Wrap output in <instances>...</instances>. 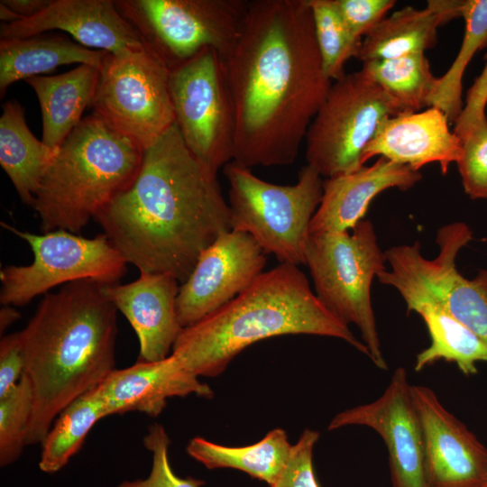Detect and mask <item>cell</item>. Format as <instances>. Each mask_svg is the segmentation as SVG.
Returning <instances> with one entry per match:
<instances>
[{"label": "cell", "mask_w": 487, "mask_h": 487, "mask_svg": "<svg viewBox=\"0 0 487 487\" xmlns=\"http://www.w3.org/2000/svg\"><path fill=\"white\" fill-rule=\"evenodd\" d=\"M33 407L29 378L23 374L19 382L0 397V464L15 462L27 446V436Z\"/></svg>", "instance_id": "cell-32"}, {"label": "cell", "mask_w": 487, "mask_h": 487, "mask_svg": "<svg viewBox=\"0 0 487 487\" xmlns=\"http://www.w3.org/2000/svg\"><path fill=\"white\" fill-rule=\"evenodd\" d=\"M403 299L408 312L422 317L430 336V345L417 354L414 370L420 372L444 360L455 363L466 376L476 374L477 364L487 362V345L440 305L418 297Z\"/></svg>", "instance_id": "cell-26"}, {"label": "cell", "mask_w": 487, "mask_h": 487, "mask_svg": "<svg viewBox=\"0 0 487 487\" xmlns=\"http://www.w3.org/2000/svg\"><path fill=\"white\" fill-rule=\"evenodd\" d=\"M232 230L249 234L281 263L305 264L311 219L323 195L322 177L304 166L294 185L261 179L234 161L224 167Z\"/></svg>", "instance_id": "cell-7"}, {"label": "cell", "mask_w": 487, "mask_h": 487, "mask_svg": "<svg viewBox=\"0 0 487 487\" xmlns=\"http://www.w3.org/2000/svg\"><path fill=\"white\" fill-rule=\"evenodd\" d=\"M24 370L20 332L2 336L0 341V397L19 382L24 374Z\"/></svg>", "instance_id": "cell-38"}, {"label": "cell", "mask_w": 487, "mask_h": 487, "mask_svg": "<svg viewBox=\"0 0 487 487\" xmlns=\"http://www.w3.org/2000/svg\"><path fill=\"white\" fill-rule=\"evenodd\" d=\"M487 59V55H486ZM487 105V61L472 87L468 89L463 110L456 119L454 133L462 138L474 126L486 119Z\"/></svg>", "instance_id": "cell-37"}, {"label": "cell", "mask_w": 487, "mask_h": 487, "mask_svg": "<svg viewBox=\"0 0 487 487\" xmlns=\"http://www.w3.org/2000/svg\"><path fill=\"white\" fill-rule=\"evenodd\" d=\"M318 437L317 431H303L292 446L287 464L272 487H320L313 468V450Z\"/></svg>", "instance_id": "cell-35"}, {"label": "cell", "mask_w": 487, "mask_h": 487, "mask_svg": "<svg viewBox=\"0 0 487 487\" xmlns=\"http://www.w3.org/2000/svg\"><path fill=\"white\" fill-rule=\"evenodd\" d=\"M449 124L446 114L435 106L388 117L366 146L363 162L379 156L418 171L427 164L437 163L446 174L463 152L462 142Z\"/></svg>", "instance_id": "cell-20"}, {"label": "cell", "mask_w": 487, "mask_h": 487, "mask_svg": "<svg viewBox=\"0 0 487 487\" xmlns=\"http://www.w3.org/2000/svg\"><path fill=\"white\" fill-rule=\"evenodd\" d=\"M60 30L81 45L114 55L145 47L137 29L111 0H52L37 15L0 27V40L21 39Z\"/></svg>", "instance_id": "cell-17"}, {"label": "cell", "mask_w": 487, "mask_h": 487, "mask_svg": "<svg viewBox=\"0 0 487 487\" xmlns=\"http://www.w3.org/2000/svg\"><path fill=\"white\" fill-rule=\"evenodd\" d=\"M400 114L399 104L365 71L345 74L333 82L308 129L307 165L326 179L358 170L380 124Z\"/></svg>", "instance_id": "cell-9"}, {"label": "cell", "mask_w": 487, "mask_h": 487, "mask_svg": "<svg viewBox=\"0 0 487 487\" xmlns=\"http://www.w3.org/2000/svg\"><path fill=\"white\" fill-rule=\"evenodd\" d=\"M56 151L30 131L23 109L17 101L4 104L0 117V164L24 204L32 206Z\"/></svg>", "instance_id": "cell-25"}, {"label": "cell", "mask_w": 487, "mask_h": 487, "mask_svg": "<svg viewBox=\"0 0 487 487\" xmlns=\"http://www.w3.org/2000/svg\"><path fill=\"white\" fill-rule=\"evenodd\" d=\"M127 263L183 283L201 253L231 230L216 172L171 125L143 152L132 183L95 219Z\"/></svg>", "instance_id": "cell-2"}, {"label": "cell", "mask_w": 487, "mask_h": 487, "mask_svg": "<svg viewBox=\"0 0 487 487\" xmlns=\"http://www.w3.org/2000/svg\"><path fill=\"white\" fill-rule=\"evenodd\" d=\"M234 115L233 161H295L333 81L324 72L308 0H253L223 58Z\"/></svg>", "instance_id": "cell-1"}, {"label": "cell", "mask_w": 487, "mask_h": 487, "mask_svg": "<svg viewBox=\"0 0 487 487\" xmlns=\"http://www.w3.org/2000/svg\"><path fill=\"white\" fill-rule=\"evenodd\" d=\"M108 52L87 48L60 33L0 40V96L14 82L79 63L101 67Z\"/></svg>", "instance_id": "cell-24"}, {"label": "cell", "mask_w": 487, "mask_h": 487, "mask_svg": "<svg viewBox=\"0 0 487 487\" xmlns=\"http://www.w3.org/2000/svg\"><path fill=\"white\" fill-rule=\"evenodd\" d=\"M143 152L96 115L84 117L56 151L35 194L41 231L79 234L132 183Z\"/></svg>", "instance_id": "cell-5"}, {"label": "cell", "mask_w": 487, "mask_h": 487, "mask_svg": "<svg viewBox=\"0 0 487 487\" xmlns=\"http://www.w3.org/2000/svg\"><path fill=\"white\" fill-rule=\"evenodd\" d=\"M400 106L404 113L430 107L438 78L425 53L363 62V69Z\"/></svg>", "instance_id": "cell-29"}, {"label": "cell", "mask_w": 487, "mask_h": 487, "mask_svg": "<svg viewBox=\"0 0 487 487\" xmlns=\"http://www.w3.org/2000/svg\"><path fill=\"white\" fill-rule=\"evenodd\" d=\"M1 225L25 241L33 254L30 264L1 270L2 305L23 306L59 285L77 280L115 284L126 271L127 262L104 233L87 238L66 230L38 234L5 222Z\"/></svg>", "instance_id": "cell-11"}, {"label": "cell", "mask_w": 487, "mask_h": 487, "mask_svg": "<svg viewBox=\"0 0 487 487\" xmlns=\"http://www.w3.org/2000/svg\"><path fill=\"white\" fill-rule=\"evenodd\" d=\"M0 3L14 12L21 21L37 15L47 8L52 0H1Z\"/></svg>", "instance_id": "cell-39"}, {"label": "cell", "mask_w": 487, "mask_h": 487, "mask_svg": "<svg viewBox=\"0 0 487 487\" xmlns=\"http://www.w3.org/2000/svg\"><path fill=\"white\" fill-rule=\"evenodd\" d=\"M312 11L314 29L324 72L333 82L343 78L345 66L357 58L363 40L349 31L335 0H308Z\"/></svg>", "instance_id": "cell-31"}, {"label": "cell", "mask_w": 487, "mask_h": 487, "mask_svg": "<svg viewBox=\"0 0 487 487\" xmlns=\"http://www.w3.org/2000/svg\"><path fill=\"white\" fill-rule=\"evenodd\" d=\"M353 425L368 427L382 438L392 487H426L423 431L403 367L393 372L377 400L339 412L327 429Z\"/></svg>", "instance_id": "cell-15"}, {"label": "cell", "mask_w": 487, "mask_h": 487, "mask_svg": "<svg viewBox=\"0 0 487 487\" xmlns=\"http://www.w3.org/2000/svg\"><path fill=\"white\" fill-rule=\"evenodd\" d=\"M99 67L80 64L56 76H35L25 81L38 97L42 116L41 141L56 151L81 122L96 94Z\"/></svg>", "instance_id": "cell-23"}, {"label": "cell", "mask_w": 487, "mask_h": 487, "mask_svg": "<svg viewBox=\"0 0 487 487\" xmlns=\"http://www.w3.org/2000/svg\"><path fill=\"white\" fill-rule=\"evenodd\" d=\"M170 69L148 47L107 53L99 69L93 113L143 152L175 123Z\"/></svg>", "instance_id": "cell-12"}, {"label": "cell", "mask_w": 487, "mask_h": 487, "mask_svg": "<svg viewBox=\"0 0 487 487\" xmlns=\"http://www.w3.org/2000/svg\"><path fill=\"white\" fill-rule=\"evenodd\" d=\"M144 446L152 453V468L144 479L124 481L118 487H201L205 482L191 476L180 477L173 471L169 448L170 439L161 424L148 427L143 437Z\"/></svg>", "instance_id": "cell-33"}, {"label": "cell", "mask_w": 487, "mask_h": 487, "mask_svg": "<svg viewBox=\"0 0 487 487\" xmlns=\"http://www.w3.org/2000/svg\"><path fill=\"white\" fill-rule=\"evenodd\" d=\"M106 284L82 280L47 293L19 331L33 407L27 446L41 444L58 415L115 369L117 312Z\"/></svg>", "instance_id": "cell-3"}, {"label": "cell", "mask_w": 487, "mask_h": 487, "mask_svg": "<svg viewBox=\"0 0 487 487\" xmlns=\"http://www.w3.org/2000/svg\"><path fill=\"white\" fill-rule=\"evenodd\" d=\"M292 446L281 428L270 431L262 440L245 446H226L201 436L189 440L186 450L207 469L242 471L272 487L283 472Z\"/></svg>", "instance_id": "cell-27"}, {"label": "cell", "mask_w": 487, "mask_h": 487, "mask_svg": "<svg viewBox=\"0 0 487 487\" xmlns=\"http://www.w3.org/2000/svg\"><path fill=\"white\" fill-rule=\"evenodd\" d=\"M386 256L378 244L370 220H361L352 232L309 234L305 264L312 276L316 295L341 322L355 325L370 359L381 370L383 357L372 306L374 277L385 270Z\"/></svg>", "instance_id": "cell-6"}, {"label": "cell", "mask_w": 487, "mask_h": 487, "mask_svg": "<svg viewBox=\"0 0 487 487\" xmlns=\"http://www.w3.org/2000/svg\"><path fill=\"white\" fill-rule=\"evenodd\" d=\"M299 334L342 339L370 358L364 344L322 304L291 263L263 271L231 301L182 328L171 354L196 376L214 377L255 342Z\"/></svg>", "instance_id": "cell-4"}, {"label": "cell", "mask_w": 487, "mask_h": 487, "mask_svg": "<svg viewBox=\"0 0 487 487\" xmlns=\"http://www.w3.org/2000/svg\"><path fill=\"white\" fill-rule=\"evenodd\" d=\"M120 14L140 32L146 47L170 69L205 48L222 59L234 44L247 0H119Z\"/></svg>", "instance_id": "cell-10"}, {"label": "cell", "mask_w": 487, "mask_h": 487, "mask_svg": "<svg viewBox=\"0 0 487 487\" xmlns=\"http://www.w3.org/2000/svg\"><path fill=\"white\" fill-rule=\"evenodd\" d=\"M472 238L465 223L455 222L438 229L439 252L433 259L423 257L418 241L393 246L384 252L391 268L377 279L396 289L402 299L418 297L440 305L487 345V270L467 279L455 264L458 253Z\"/></svg>", "instance_id": "cell-8"}, {"label": "cell", "mask_w": 487, "mask_h": 487, "mask_svg": "<svg viewBox=\"0 0 487 487\" xmlns=\"http://www.w3.org/2000/svg\"><path fill=\"white\" fill-rule=\"evenodd\" d=\"M464 0H429L426 8L406 6L385 17L363 40V62L425 51L436 42L437 28L462 17Z\"/></svg>", "instance_id": "cell-22"}, {"label": "cell", "mask_w": 487, "mask_h": 487, "mask_svg": "<svg viewBox=\"0 0 487 487\" xmlns=\"http://www.w3.org/2000/svg\"><path fill=\"white\" fill-rule=\"evenodd\" d=\"M462 18L465 23L460 50L448 70L438 78L430 106L443 111L450 124L461 114L463 77L473 55L487 43V0H464Z\"/></svg>", "instance_id": "cell-30"}, {"label": "cell", "mask_w": 487, "mask_h": 487, "mask_svg": "<svg viewBox=\"0 0 487 487\" xmlns=\"http://www.w3.org/2000/svg\"><path fill=\"white\" fill-rule=\"evenodd\" d=\"M179 283L170 274L140 272L132 282L105 286L138 337L139 361H159L171 354L182 330L176 308Z\"/></svg>", "instance_id": "cell-19"}, {"label": "cell", "mask_w": 487, "mask_h": 487, "mask_svg": "<svg viewBox=\"0 0 487 487\" xmlns=\"http://www.w3.org/2000/svg\"><path fill=\"white\" fill-rule=\"evenodd\" d=\"M424 437L426 487H487V448L440 402L435 391L411 385Z\"/></svg>", "instance_id": "cell-16"}, {"label": "cell", "mask_w": 487, "mask_h": 487, "mask_svg": "<svg viewBox=\"0 0 487 487\" xmlns=\"http://www.w3.org/2000/svg\"><path fill=\"white\" fill-rule=\"evenodd\" d=\"M198 378L170 354L159 361L138 360L129 367L115 369L95 390L107 417L136 411L156 418L170 398L191 394L212 398L211 388Z\"/></svg>", "instance_id": "cell-18"}, {"label": "cell", "mask_w": 487, "mask_h": 487, "mask_svg": "<svg viewBox=\"0 0 487 487\" xmlns=\"http://www.w3.org/2000/svg\"><path fill=\"white\" fill-rule=\"evenodd\" d=\"M21 317L20 312L11 305H3L0 308V333H3Z\"/></svg>", "instance_id": "cell-40"}, {"label": "cell", "mask_w": 487, "mask_h": 487, "mask_svg": "<svg viewBox=\"0 0 487 487\" xmlns=\"http://www.w3.org/2000/svg\"><path fill=\"white\" fill-rule=\"evenodd\" d=\"M106 417L95 388L71 402L58 415L41 443V471L52 473L62 469L81 449L93 427Z\"/></svg>", "instance_id": "cell-28"}, {"label": "cell", "mask_w": 487, "mask_h": 487, "mask_svg": "<svg viewBox=\"0 0 487 487\" xmlns=\"http://www.w3.org/2000/svg\"><path fill=\"white\" fill-rule=\"evenodd\" d=\"M266 253L249 234H221L199 255L180 285L176 308L182 328L217 310L247 289L262 274Z\"/></svg>", "instance_id": "cell-14"}, {"label": "cell", "mask_w": 487, "mask_h": 487, "mask_svg": "<svg viewBox=\"0 0 487 487\" xmlns=\"http://www.w3.org/2000/svg\"><path fill=\"white\" fill-rule=\"evenodd\" d=\"M175 124L191 153L217 173L234 159L235 115L225 63L213 48L170 69Z\"/></svg>", "instance_id": "cell-13"}, {"label": "cell", "mask_w": 487, "mask_h": 487, "mask_svg": "<svg viewBox=\"0 0 487 487\" xmlns=\"http://www.w3.org/2000/svg\"><path fill=\"white\" fill-rule=\"evenodd\" d=\"M351 33L363 40L394 6V0H335Z\"/></svg>", "instance_id": "cell-36"}, {"label": "cell", "mask_w": 487, "mask_h": 487, "mask_svg": "<svg viewBox=\"0 0 487 487\" xmlns=\"http://www.w3.org/2000/svg\"><path fill=\"white\" fill-rule=\"evenodd\" d=\"M422 178L410 167L379 157L371 166L326 179L321 202L309 225V234L352 230L365 216L370 203L386 189L406 190Z\"/></svg>", "instance_id": "cell-21"}, {"label": "cell", "mask_w": 487, "mask_h": 487, "mask_svg": "<svg viewBox=\"0 0 487 487\" xmlns=\"http://www.w3.org/2000/svg\"><path fill=\"white\" fill-rule=\"evenodd\" d=\"M462 157L456 163L464 192L487 199V118L460 138Z\"/></svg>", "instance_id": "cell-34"}]
</instances>
